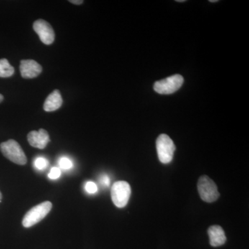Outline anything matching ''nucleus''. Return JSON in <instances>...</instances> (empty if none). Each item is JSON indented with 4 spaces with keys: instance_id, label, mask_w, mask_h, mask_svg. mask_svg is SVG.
<instances>
[{
    "instance_id": "ddd939ff",
    "label": "nucleus",
    "mask_w": 249,
    "mask_h": 249,
    "mask_svg": "<svg viewBox=\"0 0 249 249\" xmlns=\"http://www.w3.org/2000/svg\"><path fill=\"white\" fill-rule=\"evenodd\" d=\"M49 165L48 160L43 157H38L34 161V166L37 170H42L45 169Z\"/></svg>"
},
{
    "instance_id": "39448f33",
    "label": "nucleus",
    "mask_w": 249,
    "mask_h": 249,
    "mask_svg": "<svg viewBox=\"0 0 249 249\" xmlns=\"http://www.w3.org/2000/svg\"><path fill=\"white\" fill-rule=\"evenodd\" d=\"M197 188L201 199L206 202H213L219 197V193L215 183L206 175H203L199 178Z\"/></svg>"
},
{
    "instance_id": "7ed1b4c3",
    "label": "nucleus",
    "mask_w": 249,
    "mask_h": 249,
    "mask_svg": "<svg viewBox=\"0 0 249 249\" xmlns=\"http://www.w3.org/2000/svg\"><path fill=\"white\" fill-rule=\"evenodd\" d=\"M159 160L163 164L169 163L173 160L174 152L176 150L175 144L167 134H160L156 142Z\"/></svg>"
},
{
    "instance_id": "6e6552de",
    "label": "nucleus",
    "mask_w": 249,
    "mask_h": 249,
    "mask_svg": "<svg viewBox=\"0 0 249 249\" xmlns=\"http://www.w3.org/2000/svg\"><path fill=\"white\" fill-rule=\"evenodd\" d=\"M19 70L22 78L29 79L38 76L42 71V67L35 60H22L20 62Z\"/></svg>"
},
{
    "instance_id": "9b49d317",
    "label": "nucleus",
    "mask_w": 249,
    "mask_h": 249,
    "mask_svg": "<svg viewBox=\"0 0 249 249\" xmlns=\"http://www.w3.org/2000/svg\"><path fill=\"white\" fill-rule=\"evenodd\" d=\"M62 98L60 91L54 90L53 92L49 95L44 104V109L46 111H53L61 107Z\"/></svg>"
},
{
    "instance_id": "aec40b11",
    "label": "nucleus",
    "mask_w": 249,
    "mask_h": 249,
    "mask_svg": "<svg viewBox=\"0 0 249 249\" xmlns=\"http://www.w3.org/2000/svg\"><path fill=\"white\" fill-rule=\"evenodd\" d=\"M1 199H2V195H1V192H0V202H1Z\"/></svg>"
},
{
    "instance_id": "f8f14e48",
    "label": "nucleus",
    "mask_w": 249,
    "mask_h": 249,
    "mask_svg": "<svg viewBox=\"0 0 249 249\" xmlns=\"http://www.w3.org/2000/svg\"><path fill=\"white\" fill-rule=\"evenodd\" d=\"M14 67L10 65L6 59H0V77L9 78L14 75Z\"/></svg>"
},
{
    "instance_id": "f3484780",
    "label": "nucleus",
    "mask_w": 249,
    "mask_h": 249,
    "mask_svg": "<svg viewBox=\"0 0 249 249\" xmlns=\"http://www.w3.org/2000/svg\"><path fill=\"white\" fill-rule=\"evenodd\" d=\"M100 182L103 186L108 187L109 186V183H110V179H109V177L107 175H103L100 178Z\"/></svg>"
},
{
    "instance_id": "0eeeda50",
    "label": "nucleus",
    "mask_w": 249,
    "mask_h": 249,
    "mask_svg": "<svg viewBox=\"0 0 249 249\" xmlns=\"http://www.w3.org/2000/svg\"><path fill=\"white\" fill-rule=\"evenodd\" d=\"M34 29L44 44L49 45L53 43L55 40V33L53 28L47 21L37 19L34 23Z\"/></svg>"
},
{
    "instance_id": "4468645a",
    "label": "nucleus",
    "mask_w": 249,
    "mask_h": 249,
    "mask_svg": "<svg viewBox=\"0 0 249 249\" xmlns=\"http://www.w3.org/2000/svg\"><path fill=\"white\" fill-rule=\"evenodd\" d=\"M59 165L62 169L68 170L73 167V163L70 159L67 158V157H62L59 160Z\"/></svg>"
},
{
    "instance_id": "423d86ee",
    "label": "nucleus",
    "mask_w": 249,
    "mask_h": 249,
    "mask_svg": "<svg viewBox=\"0 0 249 249\" xmlns=\"http://www.w3.org/2000/svg\"><path fill=\"white\" fill-rule=\"evenodd\" d=\"M183 78L181 75L176 74L157 81L154 85V89L160 94H171L181 88Z\"/></svg>"
},
{
    "instance_id": "a211bd4d",
    "label": "nucleus",
    "mask_w": 249,
    "mask_h": 249,
    "mask_svg": "<svg viewBox=\"0 0 249 249\" xmlns=\"http://www.w3.org/2000/svg\"><path fill=\"white\" fill-rule=\"evenodd\" d=\"M70 2L73 4L79 5L83 3V0H70Z\"/></svg>"
},
{
    "instance_id": "412c9836",
    "label": "nucleus",
    "mask_w": 249,
    "mask_h": 249,
    "mask_svg": "<svg viewBox=\"0 0 249 249\" xmlns=\"http://www.w3.org/2000/svg\"><path fill=\"white\" fill-rule=\"evenodd\" d=\"M210 2H217L218 0H211V1H209Z\"/></svg>"
},
{
    "instance_id": "4be33fe9",
    "label": "nucleus",
    "mask_w": 249,
    "mask_h": 249,
    "mask_svg": "<svg viewBox=\"0 0 249 249\" xmlns=\"http://www.w3.org/2000/svg\"><path fill=\"white\" fill-rule=\"evenodd\" d=\"M178 1V2H184V1H185V0H178V1Z\"/></svg>"
},
{
    "instance_id": "6ab92c4d",
    "label": "nucleus",
    "mask_w": 249,
    "mask_h": 249,
    "mask_svg": "<svg viewBox=\"0 0 249 249\" xmlns=\"http://www.w3.org/2000/svg\"><path fill=\"white\" fill-rule=\"evenodd\" d=\"M3 100H4V96L0 93V103L2 102Z\"/></svg>"
},
{
    "instance_id": "dca6fc26",
    "label": "nucleus",
    "mask_w": 249,
    "mask_h": 249,
    "mask_svg": "<svg viewBox=\"0 0 249 249\" xmlns=\"http://www.w3.org/2000/svg\"><path fill=\"white\" fill-rule=\"evenodd\" d=\"M60 174H61L60 170L54 167L51 170L50 173L49 174V178H52V179H57V178H60Z\"/></svg>"
},
{
    "instance_id": "2eb2a0df",
    "label": "nucleus",
    "mask_w": 249,
    "mask_h": 249,
    "mask_svg": "<svg viewBox=\"0 0 249 249\" xmlns=\"http://www.w3.org/2000/svg\"><path fill=\"white\" fill-rule=\"evenodd\" d=\"M85 190L89 194H93L96 193L98 191V187L96 183L93 181H88L85 184Z\"/></svg>"
},
{
    "instance_id": "20e7f679",
    "label": "nucleus",
    "mask_w": 249,
    "mask_h": 249,
    "mask_svg": "<svg viewBox=\"0 0 249 249\" xmlns=\"http://www.w3.org/2000/svg\"><path fill=\"white\" fill-rule=\"evenodd\" d=\"M130 196V185L126 181H116L111 187V200L116 207L119 209L124 208L127 204Z\"/></svg>"
},
{
    "instance_id": "1a4fd4ad",
    "label": "nucleus",
    "mask_w": 249,
    "mask_h": 249,
    "mask_svg": "<svg viewBox=\"0 0 249 249\" xmlns=\"http://www.w3.org/2000/svg\"><path fill=\"white\" fill-rule=\"evenodd\" d=\"M27 139L31 146L39 149L45 148L50 142L48 132L44 129L31 131L28 134Z\"/></svg>"
},
{
    "instance_id": "9d476101",
    "label": "nucleus",
    "mask_w": 249,
    "mask_h": 249,
    "mask_svg": "<svg viewBox=\"0 0 249 249\" xmlns=\"http://www.w3.org/2000/svg\"><path fill=\"white\" fill-rule=\"evenodd\" d=\"M209 235L210 245L213 247H220L227 241L225 232L220 226H211L208 230Z\"/></svg>"
},
{
    "instance_id": "f257e3e1",
    "label": "nucleus",
    "mask_w": 249,
    "mask_h": 249,
    "mask_svg": "<svg viewBox=\"0 0 249 249\" xmlns=\"http://www.w3.org/2000/svg\"><path fill=\"white\" fill-rule=\"evenodd\" d=\"M0 150L6 158L18 165H25L27 158L19 144L16 141L10 139L1 142Z\"/></svg>"
},
{
    "instance_id": "f03ea898",
    "label": "nucleus",
    "mask_w": 249,
    "mask_h": 249,
    "mask_svg": "<svg viewBox=\"0 0 249 249\" xmlns=\"http://www.w3.org/2000/svg\"><path fill=\"white\" fill-rule=\"evenodd\" d=\"M52 209L50 201H44L29 210L22 219L23 227L29 228L40 222L48 214Z\"/></svg>"
}]
</instances>
